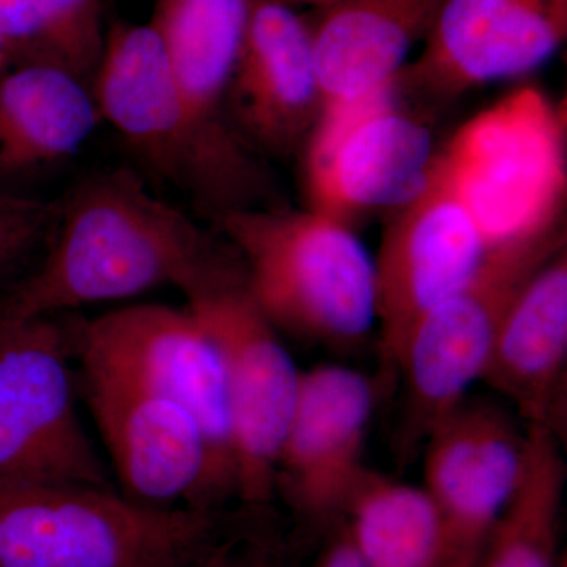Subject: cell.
Returning a JSON list of instances; mask_svg holds the SVG:
<instances>
[{"instance_id":"obj_1","label":"cell","mask_w":567,"mask_h":567,"mask_svg":"<svg viewBox=\"0 0 567 567\" xmlns=\"http://www.w3.org/2000/svg\"><path fill=\"white\" fill-rule=\"evenodd\" d=\"M47 251L0 295V317L63 315L174 286L186 300L244 274L233 246L155 196L141 174L93 173L58 200Z\"/></svg>"},{"instance_id":"obj_2","label":"cell","mask_w":567,"mask_h":567,"mask_svg":"<svg viewBox=\"0 0 567 567\" xmlns=\"http://www.w3.org/2000/svg\"><path fill=\"white\" fill-rule=\"evenodd\" d=\"M92 92L100 118L140 163L142 177L175 189L212 219L265 207L268 185L256 153L193 111L148 22L111 25Z\"/></svg>"},{"instance_id":"obj_3","label":"cell","mask_w":567,"mask_h":567,"mask_svg":"<svg viewBox=\"0 0 567 567\" xmlns=\"http://www.w3.org/2000/svg\"><path fill=\"white\" fill-rule=\"evenodd\" d=\"M259 507H152L115 486L0 480V567H178Z\"/></svg>"},{"instance_id":"obj_4","label":"cell","mask_w":567,"mask_h":567,"mask_svg":"<svg viewBox=\"0 0 567 567\" xmlns=\"http://www.w3.org/2000/svg\"><path fill=\"white\" fill-rule=\"evenodd\" d=\"M276 330L352 344L377 322L374 257L350 224L312 210L254 207L213 219Z\"/></svg>"},{"instance_id":"obj_5","label":"cell","mask_w":567,"mask_h":567,"mask_svg":"<svg viewBox=\"0 0 567 567\" xmlns=\"http://www.w3.org/2000/svg\"><path fill=\"white\" fill-rule=\"evenodd\" d=\"M74 364L121 377L192 413L210 454L208 503H237L229 375L218 341L188 308L134 305L73 316Z\"/></svg>"},{"instance_id":"obj_6","label":"cell","mask_w":567,"mask_h":567,"mask_svg":"<svg viewBox=\"0 0 567 567\" xmlns=\"http://www.w3.org/2000/svg\"><path fill=\"white\" fill-rule=\"evenodd\" d=\"M439 153L488 248L561 230L565 114L544 93H509L461 126Z\"/></svg>"},{"instance_id":"obj_7","label":"cell","mask_w":567,"mask_h":567,"mask_svg":"<svg viewBox=\"0 0 567 567\" xmlns=\"http://www.w3.org/2000/svg\"><path fill=\"white\" fill-rule=\"evenodd\" d=\"M563 246L561 230L496 246L464 286L421 317L395 368L404 380L395 457L412 461L435 425L468 395L514 298Z\"/></svg>"},{"instance_id":"obj_8","label":"cell","mask_w":567,"mask_h":567,"mask_svg":"<svg viewBox=\"0 0 567 567\" xmlns=\"http://www.w3.org/2000/svg\"><path fill=\"white\" fill-rule=\"evenodd\" d=\"M71 320L0 317V480L114 486L78 416Z\"/></svg>"},{"instance_id":"obj_9","label":"cell","mask_w":567,"mask_h":567,"mask_svg":"<svg viewBox=\"0 0 567 567\" xmlns=\"http://www.w3.org/2000/svg\"><path fill=\"white\" fill-rule=\"evenodd\" d=\"M186 308L221 347L229 375L237 503L275 502L276 464L301 371L246 289L245 276L188 298Z\"/></svg>"},{"instance_id":"obj_10","label":"cell","mask_w":567,"mask_h":567,"mask_svg":"<svg viewBox=\"0 0 567 567\" xmlns=\"http://www.w3.org/2000/svg\"><path fill=\"white\" fill-rule=\"evenodd\" d=\"M488 251L486 238L436 152L423 188L390 216L374 257L383 371L395 372L421 317L464 286Z\"/></svg>"},{"instance_id":"obj_11","label":"cell","mask_w":567,"mask_h":567,"mask_svg":"<svg viewBox=\"0 0 567 567\" xmlns=\"http://www.w3.org/2000/svg\"><path fill=\"white\" fill-rule=\"evenodd\" d=\"M395 82L361 102L324 111L306 142L309 208L352 226L401 207L427 181L436 151L423 122L399 110Z\"/></svg>"},{"instance_id":"obj_12","label":"cell","mask_w":567,"mask_h":567,"mask_svg":"<svg viewBox=\"0 0 567 567\" xmlns=\"http://www.w3.org/2000/svg\"><path fill=\"white\" fill-rule=\"evenodd\" d=\"M377 402L374 383L344 365L301 371L292 417L276 464L275 496L306 528L341 524L364 472L365 434Z\"/></svg>"},{"instance_id":"obj_13","label":"cell","mask_w":567,"mask_h":567,"mask_svg":"<svg viewBox=\"0 0 567 567\" xmlns=\"http://www.w3.org/2000/svg\"><path fill=\"white\" fill-rule=\"evenodd\" d=\"M76 388L110 451L118 491L126 498L164 509H213L210 454L192 413L121 377L80 365Z\"/></svg>"},{"instance_id":"obj_14","label":"cell","mask_w":567,"mask_h":567,"mask_svg":"<svg viewBox=\"0 0 567 567\" xmlns=\"http://www.w3.org/2000/svg\"><path fill=\"white\" fill-rule=\"evenodd\" d=\"M527 425L491 399L466 398L424 443V491L445 524L453 567H475L527 461Z\"/></svg>"},{"instance_id":"obj_15","label":"cell","mask_w":567,"mask_h":567,"mask_svg":"<svg viewBox=\"0 0 567 567\" xmlns=\"http://www.w3.org/2000/svg\"><path fill=\"white\" fill-rule=\"evenodd\" d=\"M566 39L567 0H442L423 52L398 82L458 95L532 73Z\"/></svg>"},{"instance_id":"obj_16","label":"cell","mask_w":567,"mask_h":567,"mask_svg":"<svg viewBox=\"0 0 567 567\" xmlns=\"http://www.w3.org/2000/svg\"><path fill=\"white\" fill-rule=\"evenodd\" d=\"M226 110L254 153L289 155L308 142L322 114L308 17L274 0H254Z\"/></svg>"},{"instance_id":"obj_17","label":"cell","mask_w":567,"mask_h":567,"mask_svg":"<svg viewBox=\"0 0 567 567\" xmlns=\"http://www.w3.org/2000/svg\"><path fill=\"white\" fill-rule=\"evenodd\" d=\"M567 252H555L522 287L499 324L481 380L516 410L527 427L565 442Z\"/></svg>"},{"instance_id":"obj_18","label":"cell","mask_w":567,"mask_h":567,"mask_svg":"<svg viewBox=\"0 0 567 567\" xmlns=\"http://www.w3.org/2000/svg\"><path fill=\"white\" fill-rule=\"evenodd\" d=\"M442 0H338L309 18L322 112L393 85ZM322 115V114H320Z\"/></svg>"},{"instance_id":"obj_19","label":"cell","mask_w":567,"mask_h":567,"mask_svg":"<svg viewBox=\"0 0 567 567\" xmlns=\"http://www.w3.org/2000/svg\"><path fill=\"white\" fill-rule=\"evenodd\" d=\"M100 118L92 89L51 66L0 74V189L51 173L81 151ZM20 194V193H18Z\"/></svg>"},{"instance_id":"obj_20","label":"cell","mask_w":567,"mask_h":567,"mask_svg":"<svg viewBox=\"0 0 567 567\" xmlns=\"http://www.w3.org/2000/svg\"><path fill=\"white\" fill-rule=\"evenodd\" d=\"M252 6L254 0H155L148 22L186 102L223 132L235 133L227 91Z\"/></svg>"},{"instance_id":"obj_21","label":"cell","mask_w":567,"mask_h":567,"mask_svg":"<svg viewBox=\"0 0 567 567\" xmlns=\"http://www.w3.org/2000/svg\"><path fill=\"white\" fill-rule=\"evenodd\" d=\"M341 522L368 567H453L445 524L424 487L365 466Z\"/></svg>"},{"instance_id":"obj_22","label":"cell","mask_w":567,"mask_h":567,"mask_svg":"<svg viewBox=\"0 0 567 567\" xmlns=\"http://www.w3.org/2000/svg\"><path fill=\"white\" fill-rule=\"evenodd\" d=\"M527 439L524 473L475 567H561L565 561L559 554L565 442L544 427H527Z\"/></svg>"},{"instance_id":"obj_23","label":"cell","mask_w":567,"mask_h":567,"mask_svg":"<svg viewBox=\"0 0 567 567\" xmlns=\"http://www.w3.org/2000/svg\"><path fill=\"white\" fill-rule=\"evenodd\" d=\"M106 32L102 0H0V48L11 66H51L92 89Z\"/></svg>"},{"instance_id":"obj_24","label":"cell","mask_w":567,"mask_h":567,"mask_svg":"<svg viewBox=\"0 0 567 567\" xmlns=\"http://www.w3.org/2000/svg\"><path fill=\"white\" fill-rule=\"evenodd\" d=\"M58 216V200L44 203L0 189V284L6 292L40 262Z\"/></svg>"},{"instance_id":"obj_25","label":"cell","mask_w":567,"mask_h":567,"mask_svg":"<svg viewBox=\"0 0 567 567\" xmlns=\"http://www.w3.org/2000/svg\"><path fill=\"white\" fill-rule=\"evenodd\" d=\"M270 507L178 567H297L290 548L270 525Z\"/></svg>"},{"instance_id":"obj_26","label":"cell","mask_w":567,"mask_h":567,"mask_svg":"<svg viewBox=\"0 0 567 567\" xmlns=\"http://www.w3.org/2000/svg\"><path fill=\"white\" fill-rule=\"evenodd\" d=\"M311 567H368L358 555L352 540L347 535L344 524H338L328 532L322 550Z\"/></svg>"},{"instance_id":"obj_27","label":"cell","mask_w":567,"mask_h":567,"mask_svg":"<svg viewBox=\"0 0 567 567\" xmlns=\"http://www.w3.org/2000/svg\"><path fill=\"white\" fill-rule=\"evenodd\" d=\"M274 2L282 3V6L292 7V9H311L312 11L322 10L338 0H274Z\"/></svg>"},{"instance_id":"obj_28","label":"cell","mask_w":567,"mask_h":567,"mask_svg":"<svg viewBox=\"0 0 567 567\" xmlns=\"http://www.w3.org/2000/svg\"><path fill=\"white\" fill-rule=\"evenodd\" d=\"M561 567H567L566 558L565 561L561 563Z\"/></svg>"}]
</instances>
